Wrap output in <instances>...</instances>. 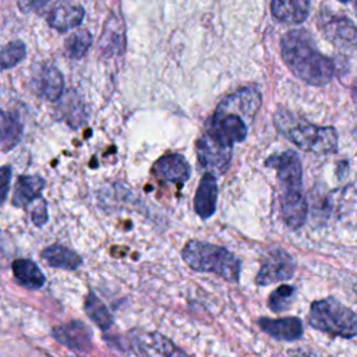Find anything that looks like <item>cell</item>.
<instances>
[{
  "instance_id": "cell-1",
  "label": "cell",
  "mask_w": 357,
  "mask_h": 357,
  "mask_svg": "<svg viewBox=\"0 0 357 357\" xmlns=\"http://www.w3.org/2000/svg\"><path fill=\"white\" fill-rule=\"evenodd\" d=\"M282 59L289 70L310 85H325L333 74V61L317 50L305 31H289L280 42Z\"/></svg>"
},
{
  "instance_id": "cell-2",
  "label": "cell",
  "mask_w": 357,
  "mask_h": 357,
  "mask_svg": "<svg viewBox=\"0 0 357 357\" xmlns=\"http://www.w3.org/2000/svg\"><path fill=\"white\" fill-rule=\"evenodd\" d=\"M275 124L286 138L303 151L318 155L337 151V132L333 127L315 126L284 110H278Z\"/></svg>"
},
{
  "instance_id": "cell-3",
  "label": "cell",
  "mask_w": 357,
  "mask_h": 357,
  "mask_svg": "<svg viewBox=\"0 0 357 357\" xmlns=\"http://www.w3.org/2000/svg\"><path fill=\"white\" fill-rule=\"evenodd\" d=\"M183 259L197 272H209L223 278L227 282L237 283L240 278V261L225 247L190 240L183 248Z\"/></svg>"
},
{
  "instance_id": "cell-4",
  "label": "cell",
  "mask_w": 357,
  "mask_h": 357,
  "mask_svg": "<svg viewBox=\"0 0 357 357\" xmlns=\"http://www.w3.org/2000/svg\"><path fill=\"white\" fill-rule=\"evenodd\" d=\"M308 324L333 337L350 339L357 336V312L333 297L317 300L311 304Z\"/></svg>"
},
{
  "instance_id": "cell-5",
  "label": "cell",
  "mask_w": 357,
  "mask_h": 357,
  "mask_svg": "<svg viewBox=\"0 0 357 357\" xmlns=\"http://www.w3.org/2000/svg\"><path fill=\"white\" fill-rule=\"evenodd\" d=\"M248 121L238 113L218 106L206 132L219 139L220 142L233 146L236 142H241L247 137Z\"/></svg>"
},
{
  "instance_id": "cell-6",
  "label": "cell",
  "mask_w": 357,
  "mask_h": 357,
  "mask_svg": "<svg viewBox=\"0 0 357 357\" xmlns=\"http://www.w3.org/2000/svg\"><path fill=\"white\" fill-rule=\"evenodd\" d=\"M231 148L205 132L197 141V158L199 166L212 174H222L227 170L231 159Z\"/></svg>"
},
{
  "instance_id": "cell-7",
  "label": "cell",
  "mask_w": 357,
  "mask_h": 357,
  "mask_svg": "<svg viewBox=\"0 0 357 357\" xmlns=\"http://www.w3.org/2000/svg\"><path fill=\"white\" fill-rule=\"evenodd\" d=\"M265 166L276 170L282 192L301 191L303 169L298 155L294 151L275 153L265 160Z\"/></svg>"
},
{
  "instance_id": "cell-8",
  "label": "cell",
  "mask_w": 357,
  "mask_h": 357,
  "mask_svg": "<svg viewBox=\"0 0 357 357\" xmlns=\"http://www.w3.org/2000/svg\"><path fill=\"white\" fill-rule=\"evenodd\" d=\"M294 269H296V264L291 255L282 248H276V250L268 251V254L262 259L255 282L259 286L284 282L293 278Z\"/></svg>"
},
{
  "instance_id": "cell-9",
  "label": "cell",
  "mask_w": 357,
  "mask_h": 357,
  "mask_svg": "<svg viewBox=\"0 0 357 357\" xmlns=\"http://www.w3.org/2000/svg\"><path fill=\"white\" fill-rule=\"evenodd\" d=\"M130 343L137 357H170L176 350L174 343L163 335L139 329L130 332Z\"/></svg>"
},
{
  "instance_id": "cell-10",
  "label": "cell",
  "mask_w": 357,
  "mask_h": 357,
  "mask_svg": "<svg viewBox=\"0 0 357 357\" xmlns=\"http://www.w3.org/2000/svg\"><path fill=\"white\" fill-rule=\"evenodd\" d=\"M33 91L46 100H57L64 89L60 70L50 63H40L32 68L31 77Z\"/></svg>"
},
{
  "instance_id": "cell-11",
  "label": "cell",
  "mask_w": 357,
  "mask_h": 357,
  "mask_svg": "<svg viewBox=\"0 0 357 357\" xmlns=\"http://www.w3.org/2000/svg\"><path fill=\"white\" fill-rule=\"evenodd\" d=\"M53 336L64 346L77 351H88L92 347V333L88 326L79 321H71L56 326Z\"/></svg>"
},
{
  "instance_id": "cell-12",
  "label": "cell",
  "mask_w": 357,
  "mask_h": 357,
  "mask_svg": "<svg viewBox=\"0 0 357 357\" xmlns=\"http://www.w3.org/2000/svg\"><path fill=\"white\" fill-rule=\"evenodd\" d=\"M219 106L241 114L250 123L261 106V93L257 88H241L226 96Z\"/></svg>"
},
{
  "instance_id": "cell-13",
  "label": "cell",
  "mask_w": 357,
  "mask_h": 357,
  "mask_svg": "<svg viewBox=\"0 0 357 357\" xmlns=\"http://www.w3.org/2000/svg\"><path fill=\"white\" fill-rule=\"evenodd\" d=\"M190 172L187 160L178 153L163 155L153 165V174L167 183H184L190 178Z\"/></svg>"
},
{
  "instance_id": "cell-14",
  "label": "cell",
  "mask_w": 357,
  "mask_h": 357,
  "mask_svg": "<svg viewBox=\"0 0 357 357\" xmlns=\"http://www.w3.org/2000/svg\"><path fill=\"white\" fill-rule=\"evenodd\" d=\"M307 212L308 205L303 195V191L280 194V213L287 227L293 230L300 229L305 223Z\"/></svg>"
},
{
  "instance_id": "cell-15",
  "label": "cell",
  "mask_w": 357,
  "mask_h": 357,
  "mask_svg": "<svg viewBox=\"0 0 357 357\" xmlns=\"http://www.w3.org/2000/svg\"><path fill=\"white\" fill-rule=\"evenodd\" d=\"M258 325L265 333L278 340L291 342L303 336V324L297 317H284L278 319L262 317L258 319Z\"/></svg>"
},
{
  "instance_id": "cell-16",
  "label": "cell",
  "mask_w": 357,
  "mask_h": 357,
  "mask_svg": "<svg viewBox=\"0 0 357 357\" xmlns=\"http://www.w3.org/2000/svg\"><path fill=\"white\" fill-rule=\"evenodd\" d=\"M218 201V185L215 174L205 172L199 180L195 197H194V209L201 219H208L215 213Z\"/></svg>"
},
{
  "instance_id": "cell-17",
  "label": "cell",
  "mask_w": 357,
  "mask_h": 357,
  "mask_svg": "<svg viewBox=\"0 0 357 357\" xmlns=\"http://www.w3.org/2000/svg\"><path fill=\"white\" fill-rule=\"evenodd\" d=\"M271 10L280 22L300 24L308 15L310 0H272Z\"/></svg>"
},
{
  "instance_id": "cell-18",
  "label": "cell",
  "mask_w": 357,
  "mask_h": 357,
  "mask_svg": "<svg viewBox=\"0 0 357 357\" xmlns=\"http://www.w3.org/2000/svg\"><path fill=\"white\" fill-rule=\"evenodd\" d=\"M84 18V8L79 6H71V4H63L59 7H54L49 15L47 22L52 28H54L59 32H66L71 28H75L81 24Z\"/></svg>"
},
{
  "instance_id": "cell-19",
  "label": "cell",
  "mask_w": 357,
  "mask_h": 357,
  "mask_svg": "<svg viewBox=\"0 0 357 357\" xmlns=\"http://www.w3.org/2000/svg\"><path fill=\"white\" fill-rule=\"evenodd\" d=\"M45 187V180L40 176H21L17 180L13 204L14 206H26L31 201L39 197Z\"/></svg>"
},
{
  "instance_id": "cell-20",
  "label": "cell",
  "mask_w": 357,
  "mask_h": 357,
  "mask_svg": "<svg viewBox=\"0 0 357 357\" xmlns=\"http://www.w3.org/2000/svg\"><path fill=\"white\" fill-rule=\"evenodd\" d=\"M42 258L50 266L66 269V271H75L82 262L78 254H75L73 250L60 244H53L46 247L42 252Z\"/></svg>"
},
{
  "instance_id": "cell-21",
  "label": "cell",
  "mask_w": 357,
  "mask_h": 357,
  "mask_svg": "<svg viewBox=\"0 0 357 357\" xmlns=\"http://www.w3.org/2000/svg\"><path fill=\"white\" fill-rule=\"evenodd\" d=\"M325 32L337 46H357V28L347 18H332L326 22Z\"/></svg>"
},
{
  "instance_id": "cell-22",
  "label": "cell",
  "mask_w": 357,
  "mask_h": 357,
  "mask_svg": "<svg viewBox=\"0 0 357 357\" xmlns=\"http://www.w3.org/2000/svg\"><path fill=\"white\" fill-rule=\"evenodd\" d=\"M15 280L26 289H40L45 284V275L31 259H15L13 262Z\"/></svg>"
},
{
  "instance_id": "cell-23",
  "label": "cell",
  "mask_w": 357,
  "mask_h": 357,
  "mask_svg": "<svg viewBox=\"0 0 357 357\" xmlns=\"http://www.w3.org/2000/svg\"><path fill=\"white\" fill-rule=\"evenodd\" d=\"M84 310H85L86 315L91 318V321L100 329L107 331L112 326V324H113L112 314L109 312L106 305L92 291H89L88 296L85 297Z\"/></svg>"
},
{
  "instance_id": "cell-24",
  "label": "cell",
  "mask_w": 357,
  "mask_h": 357,
  "mask_svg": "<svg viewBox=\"0 0 357 357\" xmlns=\"http://www.w3.org/2000/svg\"><path fill=\"white\" fill-rule=\"evenodd\" d=\"M22 135L21 121L15 114L1 112V149L4 152L14 148Z\"/></svg>"
},
{
  "instance_id": "cell-25",
  "label": "cell",
  "mask_w": 357,
  "mask_h": 357,
  "mask_svg": "<svg viewBox=\"0 0 357 357\" xmlns=\"http://www.w3.org/2000/svg\"><path fill=\"white\" fill-rule=\"evenodd\" d=\"M91 42V33L86 29H79L71 33L66 40V52L71 59H81L89 49Z\"/></svg>"
},
{
  "instance_id": "cell-26",
  "label": "cell",
  "mask_w": 357,
  "mask_h": 357,
  "mask_svg": "<svg viewBox=\"0 0 357 357\" xmlns=\"http://www.w3.org/2000/svg\"><path fill=\"white\" fill-rule=\"evenodd\" d=\"M294 296H296V289L293 286L282 284L271 293L268 298V304L272 311L280 312L290 307V304L294 300Z\"/></svg>"
},
{
  "instance_id": "cell-27",
  "label": "cell",
  "mask_w": 357,
  "mask_h": 357,
  "mask_svg": "<svg viewBox=\"0 0 357 357\" xmlns=\"http://www.w3.org/2000/svg\"><path fill=\"white\" fill-rule=\"evenodd\" d=\"M25 45L20 40L7 43L1 50V67L4 70L17 66L25 57Z\"/></svg>"
},
{
  "instance_id": "cell-28",
  "label": "cell",
  "mask_w": 357,
  "mask_h": 357,
  "mask_svg": "<svg viewBox=\"0 0 357 357\" xmlns=\"http://www.w3.org/2000/svg\"><path fill=\"white\" fill-rule=\"evenodd\" d=\"M32 216V222L36 225V226H42L46 223L47 220V212H46V204L43 201H40L32 211L31 213Z\"/></svg>"
},
{
  "instance_id": "cell-29",
  "label": "cell",
  "mask_w": 357,
  "mask_h": 357,
  "mask_svg": "<svg viewBox=\"0 0 357 357\" xmlns=\"http://www.w3.org/2000/svg\"><path fill=\"white\" fill-rule=\"evenodd\" d=\"M49 1H50V0H17L20 10L24 11V13L40 10V8H42L43 6H46Z\"/></svg>"
},
{
  "instance_id": "cell-30",
  "label": "cell",
  "mask_w": 357,
  "mask_h": 357,
  "mask_svg": "<svg viewBox=\"0 0 357 357\" xmlns=\"http://www.w3.org/2000/svg\"><path fill=\"white\" fill-rule=\"evenodd\" d=\"M0 178H1V204L6 201L7 198V192H8V187H10V180H11V169L10 166H3L1 172H0Z\"/></svg>"
},
{
  "instance_id": "cell-31",
  "label": "cell",
  "mask_w": 357,
  "mask_h": 357,
  "mask_svg": "<svg viewBox=\"0 0 357 357\" xmlns=\"http://www.w3.org/2000/svg\"><path fill=\"white\" fill-rule=\"evenodd\" d=\"M291 357H315L312 353L310 351H303V350H294V353L291 354Z\"/></svg>"
},
{
  "instance_id": "cell-32",
  "label": "cell",
  "mask_w": 357,
  "mask_h": 357,
  "mask_svg": "<svg viewBox=\"0 0 357 357\" xmlns=\"http://www.w3.org/2000/svg\"><path fill=\"white\" fill-rule=\"evenodd\" d=\"M170 357H190V356H187L181 349H178V347H176V350L170 354Z\"/></svg>"
},
{
  "instance_id": "cell-33",
  "label": "cell",
  "mask_w": 357,
  "mask_h": 357,
  "mask_svg": "<svg viewBox=\"0 0 357 357\" xmlns=\"http://www.w3.org/2000/svg\"><path fill=\"white\" fill-rule=\"evenodd\" d=\"M353 291H354V294H356V298H357V283L353 286Z\"/></svg>"
},
{
  "instance_id": "cell-34",
  "label": "cell",
  "mask_w": 357,
  "mask_h": 357,
  "mask_svg": "<svg viewBox=\"0 0 357 357\" xmlns=\"http://www.w3.org/2000/svg\"><path fill=\"white\" fill-rule=\"evenodd\" d=\"M354 10H356V14H357V0L354 1Z\"/></svg>"
},
{
  "instance_id": "cell-35",
  "label": "cell",
  "mask_w": 357,
  "mask_h": 357,
  "mask_svg": "<svg viewBox=\"0 0 357 357\" xmlns=\"http://www.w3.org/2000/svg\"><path fill=\"white\" fill-rule=\"evenodd\" d=\"M339 1H342V3H347L349 0H339Z\"/></svg>"
}]
</instances>
